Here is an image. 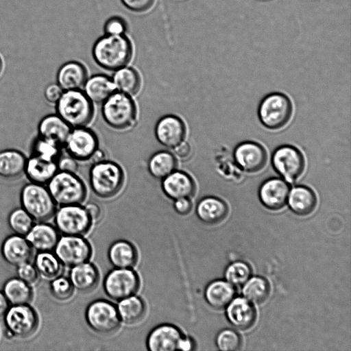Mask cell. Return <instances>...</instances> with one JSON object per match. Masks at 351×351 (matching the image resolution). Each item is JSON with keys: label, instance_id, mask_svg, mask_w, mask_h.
<instances>
[{"label": "cell", "instance_id": "obj_1", "mask_svg": "<svg viewBox=\"0 0 351 351\" xmlns=\"http://www.w3.org/2000/svg\"><path fill=\"white\" fill-rule=\"evenodd\" d=\"M134 51L133 42L127 34H104L94 43L92 56L98 66L105 70L114 71L130 63Z\"/></svg>", "mask_w": 351, "mask_h": 351}, {"label": "cell", "instance_id": "obj_2", "mask_svg": "<svg viewBox=\"0 0 351 351\" xmlns=\"http://www.w3.org/2000/svg\"><path fill=\"white\" fill-rule=\"evenodd\" d=\"M56 114L71 128L85 127L93 117V105L80 89L63 91L55 104Z\"/></svg>", "mask_w": 351, "mask_h": 351}, {"label": "cell", "instance_id": "obj_3", "mask_svg": "<svg viewBox=\"0 0 351 351\" xmlns=\"http://www.w3.org/2000/svg\"><path fill=\"white\" fill-rule=\"evenodd\" d=\"M122 168L113 161L104 160L93 163L89 171V184L99 197L108 199L121 191L124 182Z\"/></svg>", "mask_w": 351, "mask_h": 351}, {"label": "cell", "instance_id": "obj_4", "mask_svg": "<svg viewBox=\"0 0 351 351\" xmlns=\"http://www.w3.org/2000/svg\"><path fill=\"white\" fill-rule=\"evenodd\" d=\"M136 106L132 97L119 91H114L102 103L103 119L115 130L131 128L136 122Z\"/></svg>", "mask_w": 351, "mask_h": 351}, {"label": "cell", "instance_id": "obj_5", "mask_svg": "<svg viewBox=\"0 0 351 351\" xmlns=\"http://www.w3.org/2000/svg\"><path fill=\"white\" fill-rule=\"evenodd\" d=\"M46 186L60 206L80 204L86 196V186L75 173L58 171Z\"/></svg>", "mask_w": 351, "mask_h": 351}, {"label": "cell", "instance_id": "obj_6", "mask_svg": "<svg viewBox=\"0 0 351 351\" xmlns=\"http://www.w3.org/2000/svg\"><path fill=\"white\" fill-rule=\"evenodd\" d=\"M23 208L38 221L50 219L56 210L53 201L46 185L29 182L21 191Z\"/></svg>", "mask_w": 351, "mask_h": 351}, {"label": "cell", "instance_id": "obj_7", "mask_svg": "<svg viewBox=\"0 0 351 351\" xmlns=\"http://www.w3.org/2000/svg\"><path fill=\"white\" fill-rule=\"evenodd\" d=\"M292 111V104L287 96L280 93H273L262 99L258 115L265 127L279 130L289 121Z\"/></svg>", "mask_w": 351, "mask_h": 351}, {"label": "cell", "instance_id": "obj_8", "mask_svg": "<svg viewBox=\"0 0 351 351\" xmlns=\"http://www.w3.org/2000/svg\"><path fill=\"white\" fill-rule=\"evenodd\" d=\"M149 351L191 350L194 348L193 340L184 336L181 330L170 324H163L154 328L146 341Z\"/></svg>", "mask_w": 351, "mask_h": 351}, {"label": "cell", "instance_id": "obj_9", "mask_svg": "<svg viewBox=\"0 0 351 351\" xmlns=\"http://www.w3.org/2000/svg\"><path fill=\"white\" fill-rule=\"evenodd\" d=\"M85 318L90 329L101 335L114 332L121 322L117 307L106 300L90 302L86 308Z\"/></svg>", "mask_w": 351, "mask_h": 351}, {"label": "cell", "instance_id": "obj_10", "mask_svg": "<svg viewBox=\"0 0 351 351\" xmlns=\"http://www.w3.org/2000/svg\"><path fill=\"white\" fill-rule=\"evenodd\" d=\"M103 287L108 298L120 301L137 293L140 278L132 269L114 268L105 276Z\"/></svg>", "mask_w": 351, "mask_h": 351}, {"label": "cell", "instance_id": "obj_11", "mask_svg": "<svg viewBox=\"0 0 351 351\" xmlns=\"http://www.w3.org/2000/svg\"><path fill=\"white\" fill-rule=\"evenodd\" d=\"M55 223L64 235L83 236L89 231L93 221L84 207L73 204L61 206L56 213Z\"/></svg>", "mask_w": 351, "mask_h": 351}, {"label": "cell", "instance_id": "obj_12", "mask_svg": "<svg viewBox=\"0 0 351 351\" xmlns=\"http://www.w3.org/2000/svg\"><path fill=\"white\" fill-rule=\"evenodd\" d=\"M276 172L288 182L296 180L303 173L305 161L301 152L296 147L284 145L276 148L271 158Z\"/></svg>", "mask_w": 351, "mask_h": 351}, {"label": "cell", "instance_id": "obj_13", "mask_svg": "<svg viewBox=\"0 0 351 351\" xmlns=\"http://www.w3.org/2000/svg\"><path fill=\"white\" fill-rule=\"evenodd\" d=\"M54 250L61 263L70 267L88 262L92 255L90 243L82 236L64 235L59 238Z\"/></svg>", "mask_w": 351, "mask_h": 351}, {"label": "cell", "instance_id": "obj_14", "mask_svg": "<svg viewBox=\"0 0 351 351\" xmlns=\"http://www.w3.org/2000/svg\"><path fill=\"white\" fill-rule=\"evenodd\" d=\"M63 147L69 156L77 160H89L99 147L95 133L85 127L71 128Z\"/></svg>", "mask_w": 351, "mask_h": 351}, {"label": "cell", "instance_id": "obj_15", "mask_svg": "<svg viewBox=\"0 0 351 351\" xmlns=\"http://www.w3.org/2000/svg\"><path fill=\"white\" fill-rule=\"evenodd\" d=\"M5 325L10 333L18 337L32 335L38 326L36 312L26 304L14 305L5 314Z\"/></svg>", "mask_w": 351, "mask_h": 351}, {"label": "cell", "instance_id": "obj_16", "mask_svg": "<svg viewBox=\"0 0 351 351\" xmlns=\"http://www.w3.org/2000/svg\"><path fill=\"white\" fill-rule=\"evenodd\" d=\"M234 158L242 170L248 173H256L265 166L267 155L265 148L260 144L245 141L236 147Z\"/></svg>", "mask_w": 351, "mask_h": 351}, {"label": "cell", "instance_id": "obj_17", "mask_svg": "<svg viewBox=\"0 0 351 351\" xmlns=\"http://www.w3.org/2000/svg\"><path fill=\"white\" fill-rule=\"evenodd\" d=\"M186 132V126L183 121L173 114L161 117L154 128L155 136L158 143L170 149H173L184 140Z\"/></svg>", "mask_w": 351, "mask_h": 351}, {"label": "cell", "instance_id": "obj_18", "mask_svg": "<svg viewBox=\"0 0 351 351\" xmlns=\"http://www.w3.org/2000/svg\"><path fill=\"white\" fill-rule=\"evenodd\" d=\"M289 186L283 180L271 178L260 186L258 197L262 204L269 210H279L287 202Z\"/></svg>", "mask_w": 351, "mask_h": 351}, {"label": "cell", "instance_id": "obj_19", "mask_svg": "<svg viewBox=\"0 0 351 351\" xmlns=\"http://www.w3.org/2000/svg\"><path fill=\"white\" fill-rule=\"evenodd\" d=\"M161 187L164 194L173 200L182 197L190 198L196 189L192 177L184 171L176 169L162 179Z\"/></svg>", "mask_w": 351, "mask_h": 351}, {"label": "cell", "instance_id": "obj_20", "mask_svg": "<svg viewBox=\"0 0 351 351\" xmlns=\"http://www.w3.org/2000/svg\"><path fill=\"white\" fill-rule=\"evenodd\" d=\"M226 316L230 323L237 328L247 330L256 319V309L245 298H236L226 306Z\"/></svg>", "mask_w": 351, "mask_h": 351}, {"label": "cell", "instance_id": "obj_21", "mask_svg": "<svg viewBox=\"0 0 351 351\" xmlns=\"http://www.w3.org/2000/svg\"><path fill=\"white\" fill-rule=\"evenodd\" d=\"M88 77L85 66L75 60L68 61L60 66L56 74V83L65 90H78Z\"/></svg>", "mask_w": 351, "mask_h": 351}, {"label": "cell", "instance_id": "obj_22", "mask_svg": "<svg viewBox=\"0 0 351 351\" xmlns=\"http://www.w3.org/2000/svg\"><path fill=\"white\" fill-rule=\"evenodd\" d=\"M27 156L20 150L5 149L0 151V178L16 180L25 175Z\"/></svg>", "mask_w": 351, "mask_h": 351}, {"label": "cell", "instance_id": "obj_23", "mask_svg": "<svg viewBox=\"0 0 351 351\" xmlns=\"http://www.w3.org/2000/svg\"><path fill=\"white\" fill-rule=\"evenodd\" d=\"M71 128L56 113L43 117L37 127L38 136L53 141L63 147Z\"/></svg>", "mask_w": 351, "mask_h": 351}, {"label": "cell", "instance_id": "obj_24", "mask_svg": "<svg viewBox=\"0 0 351 351\" xmlns=\"http://www.w3.org/2000/svg\"><path fill=\"white\" fill-rule=\"evenodd\" d=\"M57 171L56 161L32 154L27 158L25 176L30 182L46 185Z\"/></svg>", "mask_w": 351, "mask_h": 351}, {"label": "cell", "instance_id": "obj_25", "mask_svg": "<svg viewBox=\"0 0 351 351\" xmlns=\"http://www.w3.org/2000/svg\"><path fill=\"white\" fill-rule=\"evenodd\" d=\"M108 257L114 268L132 269L137 263L138 252L130 242L119 240L109 247Z\"/></svg>", "mask_w": 351, "mask_h": 351}, {"label": "cell", "instance_id": "obj_26", "mask_svg": "<svg viewBox=\"0 0 351 351\" xmlns=\"http://www.w3.org/2000/svg\"><path fill=\"white\" fill-rule=\"evenodd\" d=\"M2 254L8 263L19 266L29 261L32 254V246L26 239L12 236L4 241Z\"/></svg>", "mask_w": 351, "mask_h": 351}, {"label": "cell", "instance_id": "obj_27", "mask_svg": "<svg viewBox=\"0 0 351 351\" xmlns=\"http://www.w3.org/2000/svg\"><path fill=\"white\" fill-rule=\"evenodd\" d=\"M99 274L97 267L85 262L71 267L70 281L74 289L80 292L93 291L98 284Z\"/></svg>", "mask_w": 351, "mask_h": 351}, {"label": "cell", "instance_id": "obj_28", "mask_svg": "<svg viewBox=\"0 0 351 351\" xmlns=\"http://www.w3.org/2000/svg\"><path fill=\"white\" fill-rule=\"evenodd\" d=\"M228 211V206L223 201L212 196L202 198L196 206L197 217L207 224L222 221L227 216Z\"/></svg>", "mask_w": 351, "mask_h": 351}, {"label": "cell", "instance_id": "obj_29", "mask_svg": "<svg viewBox=\"0 0 351 351\" xmlns=\"http://www.w3.org/2000/svg\"><path fill=\"white\" fill-rule=\"evenodd\" d=\"M26 239L32 247L42 252L54 250L59 236L57 230L48 224H38L32 226L26 234Z\"/></svg>", "mask_w": 351, "mask_h": 351}, {"label": "cell", "instance_id": "obj_30", "mask_svg": "<svg viewBox=\"0 0 351 351\" xmlns=\"http://www.w3.org/2000/svg\"><path fill=\"white\" fill-rule=\"evenodd\" d=\"M84 93L92 103L102 104L116 91L110 77L104 74H96L87 77Z\"/></svg>", "mask_w": 351, "mask_h": 351}, {"label": "cell", "instance_id": "obj_31", "mask_svg": "<svg viewBox=\"0 0 351 351\" xmlns=\"http://www.w3.org/2000/svg\"><path fill=\"white\" fill-rule=\"evenodd\" d=\"M290 209L296 215L305 216L315 208L317 198L315 193L305 186H296L289 193L287 199Z\"/></svg>", "mask_w": 351, "mask_h": 351}, {"label": "cell", "instance_id": "obj_32", "mask_svg": "<svg viewBox=\"0 0 351 351\" xmlns=\"http://www.w3.org/2000/svg\"><path fill=\"white\" fill-rule=\"evenodd\" d=\"M235 294L234 286L226 280H217L211 282L206 287L204 298L207 303L214 308H226Z\"/></svg>", "mask_w": 351, "mask_h": 351}, {"label": "cell", "instance_id": "obj_33", "mask_svg": "<svg viewBox=\"0 0 351 351\" xmlns=\"http://www.w3.org/2000/svg\"><path fill=\"white\" fill-rule=\"evenodd\" d=\"M115 90L130 96L136 95L141 87L138 71L130 66H123L114 71L111 77Z\"/></svg>", "mask_w": 351, "mask_h": 351}, {"label": "cell", "instance_id": "obj_34", "mask_svg": "<svg viewBox=\"0 0 351 351\" xmlns=\"http://www.w3.org/2000/svg\"><path fill=\"white\" fill-rule=\"evenodd\" d=\"M117 308L121 321L129 325L141 321L146 313L144 301L135 295L119 301Z\"/></svg>", "mask_w": 351, "mask_h": 351}, {"label": "cell", "instance_id": "obj_35", "mask_svg": "<svg viewBox=\"0 0 351 351\" xmlns=\"http://www.w3.org/2000/svg\"><path fill=\"white\" fill-rule=\"evenodd\" d=\"M176 157L168 151H158L149 159L147 169L149 173L156 179H163L176 169Z\"/></svg>", "mask_w": 351, "mask_h": 351}, {"label": "cell", "instance_id": "obj_36", "mask_svg": "<svg viewBox=\"0 0 351 351\" xmlns=\"http://www.w3.org/2000/svg\"><path fill=\"white\" fill-rule=\"evenodd\" d=\"M3 293L8 301L12 305L27 304L32 298L29 285L20 278L8 280L4 285Z\"/></svg>", "mask_w": 351, "mask_h": 351}, {"label": "cell", "instance_id": "obj_37", "mask_svg": "<svg viewBox=\"0 0 351 351\" xmlns=\"http://www.w3.org/2000/svg\"><path fill=\"white\" fill-rule=\"evenodd\" d=\"M35 263L38 274L45 280H54L62 271V264L55 254L49 252L39 253Z\"/></svg>", "mask_w": 351, "mask_h": 351}, {"label": "cell", "instance_id": "obj_38", "mask_svg": "<svg viewBox=\"0 0 351 351\" xmlns=\"http://www.w3.org/2000/svg\"><path fill=\"white\" fill-rule=\"evenodd\" d=\"M242 293L252 303L260 304L267 298L269 286L265 278L260 276L252 277L243 285Z\"/></svg>", "mask_w": 351, "mask_h": 351}, {"label": "cell", "instance_id": "obj_39", "mask_svg": "<svg viewBox=\"0 0 351 351\" xmlns=\"http://www.w3.org/2000/svg\"><path fill=\"white\" fill-rule=\"evenodd\" d=\"M62 147L56 142L36 136L32 143V155L56 161L62 153Z\"/></svg>", "mask_w": 351, "mask_h": 351}, {"label": "cell", "instance_id": "obj_40", "mask_svg": "<svg viewBox=\"0 0 351 351\" xmlns=\"http://www.w3.org/2000/svg\"><path fill=\"white\" fill-rule=\"evenodd\" d=\"M251 269L248 264L237 261L230 264L225 271L226 281L233 286H243L250 278Z\"/></svg>", "mask_w": 351, "mask_h": 351}, {"label": "cell", "instance_id": "obj_41", "mask_svg": "<svg viewBox=\"0 0 351 351\" xmlns=\"http://www.w3.org/2000/svg\"><path fill=\"white\" fill-rule=\"evenodd\" d=\"M9 224L12 230L18 234L26 235L33 226V221L23 208H17L11 213Z\"/></svg>", "mask_w": 351, "mask_h": 351}, {"label": "cell", "instance_id": "obj_42", "mask_svg": "<svg viewBox=\"0 0 351 351\" xmlns=\"http://www.w3.org/2000/svg\"><path fill=\"white\" fill-rule=\"evenodd\" d=\"M216 345L223 351H236L241 348V339L236 331L232 329H224L217 335Z\"/></svg>", "mask_w": 351, "mask_h": 351}, {"label": "cell", "instance_id": "obj_43", "mask_svg": "<svg viewBox=\"0 0 351 351\" xmlns=\"http://www.w3.org/2000/svg\"><path fill=\"white\" fill-rule=\"evenodd\" d=\"M51 281V292L56 299L65 301L71 298L74 288L70 280L59 276Z\"/></svg>", "mask_w": 351, "mask_h": 351}, {"label": "cell", "instance_id": "obj_44", "mask_svg": "<svg viewBox=\"0 0 351 351\" xmlns=\"http://www.w3.org/2000/svg\"><path fill=\"white\" fill-rule=\"evenodd\" d=\"M129 25L126 19L120 15H113L108 18L104 23V34L121 36L127 34Z\"/></svg>", "mask_w": 351, "mask_h": 351}, {"label": "cell", "instance_id": "obj_45", "mask_svg": "<svg viewBox=\"0 0 351 351\" xmlns=\"http://www.w3.org/2000/svg\"><path fill=\"white\" fill-rule=\"evenodd\" d=\"M122 5L129 11L142 14L151 10L156 0H120Z\"/></svg>", "mask_w": 351, "mask_h": 351}, {"label": "cell", "instance_id": "obj_46", "mask_svg": "<svg viewBox=\"0 0 351 351\" xmlns=\"http://www.w3.org/2000/svg\"><path fill=\"white\" fill-rule=\"evenodd\" d=\"M18 267L17 274L21 280L29 286L37 283L39 274L36 267L28 262Z\"/></svg>", "mask_w": 351, "mask_h": 351}, {"label": "cell", "instance_id": "obj_47", "mask_svg": "<svg viewBox=\"0 0 351 351\" xmlns=\"http://www.w3.org/2000/svg\"><path fill=\"white\" fill-rule=\"evenodd\" d=\"M77 160L66 154H62L56 160L58 171L75 173L78 169Z\"/></svg>", "mask_w": 351, "mask_h": 351}, {"label": "cell", "instance_id": "obj_48", "mask_svg": "<svg viewBox=\"0 0 351 351\" xmlns=\"http://www.w3.org/2000/svg\"><path fill=\"white\" fill-rule=\"evenodd\" d=\"M62 93L63 90L57 83H51L45 88L44 97L47 103L55 105Z\"/></svg>", "mask_w": 351, "mask_h": 351}, {"label": "cell", "instance_id": "obj_49", "mask_svg": "<svg viewBox=\"0 0 351 351\" xmlns=\"http://www.w3.org/2000/svg\"><path fill=\"white\" fill-rule=\"evenodd\" d=\"M174 210L180 215H188L192 209V202L190 198L182 197L173 200Z\"/></svg>", "mask_w": 351, "mask_h": 351}, {"label": "cell", "instance_id": "obj_50", "mask_svg": "<svg viewBox=\"0 0 351 351\" xmlns=\"http://www.w3.org/2000/svg\"><path fill=\"white\" fill-rule=\"evenodd\" d=\"M175 156L180 159H186L191 154V147L184 140L176 145L174 148Z\"/></svg>", "mask_w": 351, "mask_h": 351}, {"label": "cell", "instance_id": "obj_51", "mask_svg": "<svg viewBox=\"0 0 351 351\" xmlns=\"http://www.w3.org/2000/svg\"><path fill=\"white\" fill-rule=\"evenodd\" d=\"M84 208L93 222L97 221L100 219L101 210L96 203L89 202L84 206Z\"/></svg>", "mask_w": 351, "mask_h": 351}, {"label": "cell", "instance_id": "obj_52", "mask_svg": "<svg viewBox=\"0 0 351 351\" xmlns=\"http://www.w3.org/2000/svg\"><path fill=\"white\" fill-rule=\"evenodd\" d=\"M8 310V301L4 294L0 292V317L4 315Z\"/></svg>", "mask_w": 351, "mask_h": 351}, {"label": "cell", "instance_id": "obj_53", "mask_svg": "<svg viewBox=\"0 0 351 351\" xmlns=\"http://www.w3.org/2000/svg\"><path fill=\"white\" fill-rule=\"evenodd\" d=\"M105 154L103 151L99 149V148L94 152L92 157L89 160H90L93 164L95 162H100L101 160H105Z\"/></svg>", "mask_w": 351, "mask_h": 351}, {"label": "cell", "instance_id": "obj_54", "mask_svg": "<svg viewBox=\"0 0 351 351\" xmlns=\"http://www.w3.org/2000/svg\"><path fill=\"white\" fill-rule=\"evenodd\" d=\"M5 60H4V58L3 57V56L1 55V53H0V77L3 75V73H4V71H5Z\"/></svg>", "mask_w": 351, "mask_h": 351}]
</instances>
